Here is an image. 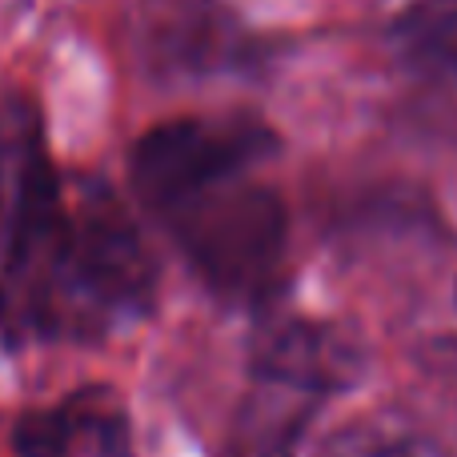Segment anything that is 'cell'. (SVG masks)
<instances>
[{
    "instance_id": "obj_1",
    "label": "cell",
    "mask_w": 457,
    "mask_h": 457,
    "mask_svg": "<svg viewBox=\"0 0 457 457\" xmlns=\"http://www.w3.org/2000/svg\"><path fill=\"white\" fill-rule=\"evenodd\" d=\"M157 285L120 193L61 173L40 104L0 88V345L104 341L153 313Z\"/></svg>"
},
{
    "instance_id": "obj_2",
    "label": "cell",
    "mask_w": 457,
    "mask_h": 457,
    "mask_svg": "<svg viewBox=\"0 0 457 457\" xmlns=\"http://www.w3.org/2000/svg\"><path fill=\"white\" fill-rule=\"evenodd\" d=\"M153 221L185 265L225 305H261L277 293L289 245V217L277 189L253 173H228L173 197Z\"/></svg>"
},
{
    "instance_id": "obj_3",
    "label": "cell",
    "mask_w": 457,
    "mask_h": 457,
    "mask_svg": "<svg viewBox=\"0 0 457 457\" xmlns=\"http://www.w3.org/2000/svg\"><path fill=\"white\" fill-rule=\"evenodd\" d=\"M281 141L249 112L177 117L149 129L129 153V185L145 213L165 209L173 197L228 173H257L277 157Z\"/></svg>"
},
{
    "instance_id": "obj_4",
    "label": "cell",
    "mask_w": 457,
    "mask_h": 457,
    "mask_svg": "<svg viewBox=\"0 0 457 457\" xmlns=\"http://www.w3.org/2000/svg\"><path fill=\"white\" fill-rule=\"evenodd\" d=\"M133 53L149 77L205 80L249 72L257 40L221 0H145L133 16Z\"/></svg>"
},
{
    "instance_id": "obj_5",
    "label": "cell",
    "mask_w": 457,
    "mask_h": 457,
    "mask_svg": "<svg viewBox=\"0 0 457 457\" xmlns=\"http://www.w3.org/2000/svg\"><path fill=\"white\" fill-rule=\"evenodd\" d=\"M249 373L293 381L329 402L365 378V345L337 321L273 317L249 341Z\"/></svg>"
},
{
    "instance_id": "obj_6",
    "label": "cell",
    "mask_w": 457,
    "mask_h": 457,
    "mask_svg": "<svg viewBox=\"0 0 457 457\" xmlns=\"http://www.w3.org/2000/svg\"><path fill=\"white\" fill-rule=\"evenodd\" d=\"M16 457H137L133 418L112 386H80L12 421Z\"/></svg>"
},
{
    "instance_id": "obj_7",
    "label": "cell",
    "mask_w": 457,
    "mask_h": 457,
    "mask_svg": "<svg viewBox=\"0 0 457 457\" xmlns=\"http://www.w3.org/2000/svg\"><path fill=\"white\" fill-rule=\"evenodd\" d=\"M321 405V394H309L281 378L249 373V389L228 421L221 457H297Z\"/></svg>"
},
{
    "instance_id": "obj_8",
    "label": "cell",
    "mask_w": 457,
    "mask_h": 457,
    "mask_svg": "<svg viewBox=\"0 0 457 457\" xmlns=\"http://www.w3.org/2000/svg\"><path fill=\"white\" fill-rule=\"evenodd\" d=\"M397 64L426 85L457 88V0H418L389 24Z\"/></svg>"
},
{
    "instance_id": "obj_9",
    "label": "cell",
    "mask_w": 457,
    "mask_h": 457,
    "mask_svg": "<svg viewBox=\"0 0 457 457\" xmlns=\"http://www.w3.org/2000/svg\"><path fill=\"white\" fill-rule=\"evenodd\" d=\"M317 457H453V453L413 418H405L397 410H381L337 426L321 442Z\"/></svg>"
},
{
    "instance_id": "obj_10",
    "label": "cell",
    "mask_w": 457,
    "mask_h": 457,
    "mask_svg": "<svg viewBox=\"0 0 457 457\" xmlns=\"http://www.w3.org/2000/svg\"><path fill=\"white\" fill-rule=\"evenodd\" d=\"M32 0H0V16H21Z\"/></svg>"
}]
</instances>
